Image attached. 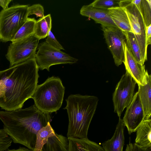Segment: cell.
I'll list each match as a JSON object with an SVG mask.
<instances>
[{
	"instance_id": "24",
	"label": "cell",
	"mask_w": 151,
	"mask_h": 151,
	"mask_svg": "<svg viewBox=\"0 0 151 151\" xmlns=\"http://www.w3.org/2000/svg\"><path fill=\"white\" fill-rule=\"evenodd\" d=\"M131 2L134 4L142 15L146 26L151 24V7L150 0H132Z\"/></svg>"
},
{
	"instance_id": "23",
	"label": "cell",
	"mask_w": 151,
	"mask_h": 151,
	"mask_svg": "<svg viewBox=\"0 0 151 151\" xmlns=\"http://www.w3.org/2000/svg\"><path fill=\"white\" fill-rule=\"evenodd\" d=\"M127 45L132 55L137 61L143 65L140 50L136 39L133 32H124Z\"/></svg>"
},
{
	"instance_id": "26",
	"label": "cell",
	"mask_w": 151,
	"mask_h": 151,
	"mask_svg": "<svg viewBox=\"0 0 151 151\" xmlns=\"http://www.w3.org/2000/svg\"><path fill=\"white\" fill-rule=\"evenodd\" d=\"M13 142L11 137L3 129H0V151L9 149Z\"/></svg>"
},
{
	"instance_id": "3",
	"label": "cell",
	"mask_w": 151,
	"mask_h": 151,
	"mask_svg": "<svg viewBox=\"0 0 151 151\" xmlns=\"http://www.w3.org/2000/svg\"><path fill=\"white\" fill-rule=\"evenodd\" d=\"M69 123L68 137L87 139L89 127L99 99L95 96L71 94L66 99Z\"/></svg>"
},
{
	"instance_id": "2",
	"label": "cell",
	"mask_w": 151,
	"mask_h": 151,
	"mask_svg": "<svg viewBox=\"0 0 151 151\" xmlns=\"http://www.w3.org/2000/svg\"><path fill=\"white\" fill-rule=\"evenodd\" d=\"M50 113L43 112L35 104L24 109L0 111L3 129L14 143L22 145L33 151L36 135L51 119Z\"/></svg>"
},
{
	"instance_id": "32",
	"label": "cell",
	"mask_w": 151,
	"mask_h": 151,
	"mask_svg": "<svg viewBox=\"0 0 151 151\" xmlns=\"http://www.w3.org/2000/svg\"><path fill=\"white\" fill-rule=\"evenodd\" d=\"M4 151H32L30 149L24 147H19V148L16 149H8Z\"/></svg>"
},
{
	"instance_id": "31",
	"label": "cell",
	"mask_w": 151,
	"mask_h": 151,
	"mask_svg": "<svg viewBox=\"0 0 151 151\" xmlns=\"http://www.w3.org/2000/svg\"><path fill=\"white\" fill-rule=\"evenodd\" d=\"M11 1V0H0V6L3 9H6L9 8V4Z\"/></svg>"
},
{
	"instance_id": "10",
	"label": "cell",
	"mask_w": 151,
	"mask_h": 151,
	"mask_svg": "<svg viewBox=\"0 0 151 151\" xmlns=\"http://www.w3.org/2000/svg\"><path fill=\"white\" fill-rule=\"evenodd\" d=\"M108 47L113 56L115 65L119 66L123 62V42L126 40L124 32L116 27L101 26Z\"/></svg>"
},
{
	"instance_id": "20",
	"label": "cell",
	"mask_w": 151,
	"mask_h": 151,
	"mask_svg": "<svg viewBox=\"0 0 151 151\" xmlns=\"http://www.w3.org/2000/svg\"><path fill=\"white\" fill-rule=\"evenodd\" d=\"M52 28V18L50 14L36 20L34 35L40 40L46 37Z\"/></svg>"
},
{
	"instance_id": "17",
	"label": "cell",
	"mask_w": 151,
	"mask_h": 151,
	"mask_svg": "<svg viewBox=\"0 0 151 151\" xmlns=\"http://www.w3.org/2000/svg\"><path fill=\"white\" fill-rule=\"evenodd\" d=\"M68 151H104L102 146L88 138L68 137Z\"/></svg>"
},
{
	"instance_id": "11",
	"label": "cell",
	"mask_w": 151,
	"mask_h": 151,
	"mask_svg": "<svg viewBox=\"0 0 151 151\" xmlns=\"http://www.w3.org/2000/svg\"><path fill=\"white\" fill-rule=\"evenodd\" d=\"M127 108L122 120L130 134L136 132L138 126L145 120L144 112L138 92L134 94L133 100Z\"/></svg>"
},
{
	"instance_id": "28",
	"label": "cell",
	"mask_w": 151,
	"mask_h": 151,
	"mask_svg": "<svg viewBox=\"0 0 151 151\" xmlns=\"http://www.w3.org/2000/svg\"><path fill=\"white\" fill-rule=\"evenodd\" d=\"M45 41L49 45L57 50H65L56 40L51 30L49 32Z\"/></svg>"
},
{
	"instance_id": "12",
	"label": "cell",
	"mask_w": 151,
	"mask_h": 151,
	"mask_svg": "<svg viewBox=\"0 0 151 151\" xmlns=\"http://www.w3.org/2000/svg\"><path fill=\"white\" fill-rule=\"evenodd\" d=\"M123 46L124 52L123 62L126 71L138 84L144 85L147 71L145 70V65H141L137 61L129 50L125 40L123 42Z\"/></svg>"
},
{
	"instance_id": "1",
	"label": "cell",
	"mask_w": 151,
	"mask_h": 151,
	"mask_svg": "<svg viewBox=\"0 0 151 151\" xmlns=\"http://www.w3.org/2000/svg\"><path fill=\"white\" fill-rule=\"evenodd\" d=\"M38 70L34 58L0 71V107L9 111L22 108L25 101L32 98Z\"/></svg>"
},
{
	"instance_id": "30",
	"label": "cell",
	"mask_w": 151,
	"mask_h": 151,
	"mask_svg": "<svg viewBox=\"0 0 151 151\" xmlns=\"http://www.w3.org/2000/svg\"><path fill=\"white\" fill-rule=\"evenodd\" d=\"M151 24L146 26V45L147 46L151 44Z\"/></svg>"
},
{
	"instance_id": "22",
	"label": "cell",
	"mask_w": 151,
	"mask_h": 151,
	"mask_svg": "<svg viewBox=\"0 0 151 151\" xmlns=\"http://www.w3.org/2000/svg\"><path fill=\"white\" fill-rule=\"evenodd\" d=\"M36 20L35 18L28 17L26 21L11 40L14 42L33 34Z\"/></svg>"
},
{
	"instance_id": "16",
	"label": "cell",
	"mask_w": 151,
	"mask_h": 151,
	"mask_svg": "<svg viewBox=\"0 0 151 151\" xmlns=\"http://www.w3.org/2000/svg\"><path fill=\"white\" fill-rule=\"evenodd\" d=\"M108 10L111 18L118 28L124 32L133 33L128 15L123 8L117 6Z\"/></svg>"
},
{
	"instance_id": "18",
	"label": "cell",
	"mask_w": 151,
	"mask_h": 151,
	"mask_svg": "<svg viewBox=\"0 0 151 151\" xmlns=\"http://www.w3.org/2000/svg\"><path fill=\"white\" fill-rule=\"evenodd\" d=\"M135 143L144 148L151 147V119L143 121L137 128Z\"/></svg>"
},
{
	"instance_id": "4",
	"label": "cell",
	"mask_w": 151,
	"mask_h": 151,
	"mask_svg": "<svg viewBox=\"0 0 151 151\" xmlns=\"http://www.w3.org/2000/svg\"><path fill=\"white\" fill-rule=\"evenodd\" d=\"M65 90L60 79L52 76L43 83L37 85L32 98L38 109L51 113L56 112L61 107Z\"/></svg>"
},
{
	"instance_id": "8",
	"label": "cell",
	"mask_w": 151,
	"mask_h": 151,
	"mask_svg": "<svg viewBox=\"0 0 151 151\" xmlns=\"http://www.w3.org/2000/svg\"><path fill=\"white\" fill-rule=\"evenodd\" d=\"M38 51L35 58L38 68L41 70L46 69L49 71L53 65L76 63L78 59L61 50H57L44 41L38 44Z\"/></svg>"
},
{
	"instance_id": "15",
	"label": "cell",
	"mask_w": 151,
	"mask_h": 151,
	"mask_svg": "<svg viewBox=\"0 0 151 151\" xmlns=\"http://www.w3.org/2000/svg\"><path fill=\"white\" fill-rule=\"evenodd\" d=\"M140 101L143 107L145 120L151 119V76L147 70L144 85L138 84Z\"/></svg>"
},
{
	"instance_id": "14",
	"label": "cell",
	"mask_w": 151,
	"mask_h": 151,
	"mask_svg": "<svg viewBox=\"0 0 151 151\" xmlns=\"http://www.w3.org/2000/svg\"><path fill=\"white\" fill-rule=\"evenodd\" d=\"M125 127L122 119L119 117L113 136L110 139L102 144L104 151H123L124 143Z\"/></svg>"
},
{
	"instance_id": "25",
	"label": "cell",
	"mask_w": 151,
	"mask_h": 151,
	"mask_svg": "<svg viewBox=\"0 0 151 151\" xmlns=\"http://www.w3.org/2000/svg\"><path fill=\"white\" fill-rule=\"evenodd\" d=\"M120 1L119 0H96L90 4L96 8L108 9L112 7L119 6Z\"/></svg>"
},
{
	"instance_id": "9",
	"label": "cell",
	"mask_w": 151,
	"mask_h": 151,
	"mask_svg": "<svg viewBox=\"0 0 151 151\" xmlns=\"http://www.w3.org/2000/svg\"><path fill=\"white\" fill-rule=\"evenodd\" d=\"M136 82L127 71L117 84L113 95L114 112L119 117L132 102Z\"/></svg>"
},
{
	"instance_id": "29",
	"label": "cell",
	"mask_w": 151,
	"mask_h": 151,
	"mask_svg": "<svg viewBox=\"0 0 151 151\" xmlns=\"http://www.w3.org/2000/svg\"><path fill=\"white\" fill-rule=\"evenodd\" d=\"M125 151H151V147H143L135 143H133L129 141L127 145Z\"/></svg>"
},
{
	"instance_id": "21",
	"label": "cell",
	"mask_w": 151,
	"mask_h": 151,
	"mask_svg": "<svg viewBox=\"0 0 151 151\" xmlns=\"http://www.w3.org/2000/svg\"><path fill=\"white\" fill-rule=\"evenodd\" d=\"M55 133L50 122H48L45 126L42 127L38 132L33 151H41L43 146L46 143L48 138L54 136Z\"/></svg>"
},
{
	"instance_id": "27",
	"label": "cell",
	"mask_w": 151,
	"mask_h": 151,
	"mask_svg": "<svg viewBox=\"0 0 151 151\" xmlns=\"http://www.w3.org/2000/svg\"><path fill=\"white\" fill-rule=\"evenodd\" d=\"M44 9L40 4H33L29 6L28 8V16L35 14L37 17L42 18L45 16Z\"/></svg>"
},
{
	"instance_id": "19",
	"label": "cell",
	"mask_w": 151,
	"mask_h": 151,
	"mask_svg": "<svg viewBox=\"0 0 151 151\" xmlns=\"http://www.w3.org/2000/svg\"><path fill=\"white\" fill-rule=\"evenodd\" d=\"M68 137L55 133V135L48 138L41 151H68Z\"/></svg>"
},
{
	"instance_id": "13",
	"label": "cell",
	"mask_w": 151,
	"mask_h": 151,
	"mask_svg": "<svg viewBox=\"0 0 151 151\" xmlns=\"http://www.w3.org/2000/svg\"><path fill=\"white\" fill-rule=\"evenodd\" d=\"M80 14L92 19L101 26L117 27L111 18L108 9L96 8L89 4L83 5L80 9Z\"/></svg>"
},
{
	"instance_id": "7",
	"label": "cell",
	"mask_w": 151,
	"mask_h": 151,
	"mask_svg": "<svg viewBox=\"0 0 151 151\" xmlns=\"http://www.w3.org/2000/svg\"><path fill=\"white\" fill-rule=\"evenodd\" d=\"M39 40L33 34L12 42L5 55L9 62L10 67L35 58Z\"/></svg>"
},
{
	"instance_id": "6",
	"label": "cell",
	"mask_w": 151,
	"mask_h": 151,
	"mask_svg": "<svg viewBox=\"0 0 151 151\" xmlns=\"http://www.w3.org/2000/svg\"><path fill=\"white\" fill-rule=\"evenodd\" d=\"M119 6L123 8L128 15L131 27L139 46L143 65L147 60L146 25L143 17L131 0H120Z\"/></svg>"
},
{
	"instance_id": "5",
	"label": "cell",
	"mask_w": 151,
	"mask_h": 151,
	"mask_svg": "<svg viewBox=\"0 0 151 151\" xmlns=\"http://www.w3.org/2000/svg\"><path fill=\"white\" fill-rule=\"evenodd\" d=\"M27 5H16L0 12V40L11 41L28 18Z\"/></svg>"
}]
</instances>
